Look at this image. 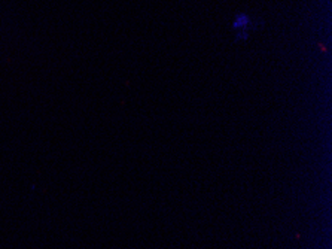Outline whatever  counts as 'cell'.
Instances as JSON below:
<instances>
[{"instance_id":"1","label":"cell","mask_w":332,"mask_h":249,"mask_svg":"<svg viewBox=\"0 0 332 249\" xmlns=\"http://www.w3.org/2000/svg\"><path fill=\"white\" fill-rule=\"evenodd\" d=\"M232 28L237 33V39H246L249 36V31L253 28V18L247 17L244 13H240L234 19Z\"/></svg>"}]
</instances>
